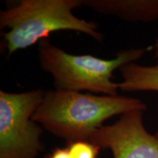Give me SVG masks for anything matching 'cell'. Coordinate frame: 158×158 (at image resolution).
I'll use <instances>...</instances> for the list:
<instances>
[{
  "label": "cell",
  "mask_w": 158,
  "mask_h": 158,
  "mask_svg": "<svg viewBox=\"0 0 158 158\" xmlns=\"http://www.w3.org/2000/svg\"><path fill=\"white\" fill-rule=\"evenodd\" d=\"M146 109V104L139 99L55 89L45 92L31 119L70 143L89 141L94 132L112 116Z\"/></svg>",
  "instance_id": "cell-1"
},
{
  "label": "cell",
  "mask_w": 158,
  "mask_h": 158,
  "mask_svg": "<svg viewBox=\"0 0 158 158\" xmlns=\"http://www.w3.org/2000/svg\"><path fill=\"white\" fill-rule=\"evenodd\" d=\"M79 6H82L81 0H22L2 10L0 29H8L3 34L7 56L59 30L80 31L102 42L104 36L96 23L78 19L73 13Z\"/></svg>",
  "instance_id": "cell-2"
},
{
  "label": "cell",
  "mask_w": 158,
  "mask_h": 158,
  "mask_svg": "<svg viewBox=\"0 0 158 158\" xmlns=\"http://www.w3.org/2000/svg\"><path fill=\"white\" fill-rule=\"evenodd\" d=\"M45 92L0 91V158H36L43 151V127L31 116Z\"/></svg>",
  "instance_id": "cell-4"
},
{
  "label": "cell",
  "mask_w": 158,
  "mask_h": 158,
  "mask_svg": "<svg viewBox=\"0 0 158 158\" xmlns=\"http://www.w3.org/2000/svg\"><path fill=\"white\" fill-rule=\"evenodd\" d=\"M144 110L122 114L115 123L98 128L89 141L110 149L114 158H158V138L147 132L143 123Z\"/></svg>",
  "instance_id": "cell-5"
},
{
  "label": "cell",
  "mask_w": 158,
  "mask_h": 158,
  "mask_svg": "<svg viewBox=\"0 0 158 158\" xmlns=\"http://www.w3.org/2000/svg\"><path fill=\"white\" fill-rule=\"evenodd\" d=\"M46 158H72L70 156V152L68 147L63 149V148H56L53 150L51 153L47 155Z\"/></svg>",
  "instance_id": "cell-9"
},
{
  "label": "cell",
  "mask_w": 158,
  "mask_h": 158,
  "mask_svg": "<svg viewBox=\"0 0 158 158\" xmlns=\"http://www.w3.org/2000/svg\"><path fill=\"white\" fill-rule=\"evenodd\" d=\"M68 149L72 158H98L100 148L89 141L69 143Z\"/></svg>",
  "instance_id": "cell-8"
},
{
  "label": "cell",
  "mask_w": 158,
  "mask_h": 158,
  "mask_svg": "<svg viewBox=\"0 0 158 158\" xmlns=\"http://www.w3.org/2000/svg\"><path fill=\"white\" fill-rule=\"evenodd\" d=\"M38 59L41 68L54 78L56 90L89 91L106 95H118L119 85L112 81L113 73L124 65L138 60L147 49L122 50L112 59L92 55H73L55 46L48 39L38 43Z\"/></svg>",
  "instance_id": "cell-3"
},
{
  "label": "cell",
  "mask_w": 158,
  "mask_h": 158,
  "mask_svg": "<svg viewBox=\"0 0 158 158\" xmlns=\"http://www.w3.org/2000/svg\"><path fill=\"white\" fill-rule=\"evenodd\" d=\"M123 81L118 83L124 92L156 91L158 92V68L142 66L135 62L119 68Z\"/></svg>",
  "instance_id": "cell-7"
},
{
  "label": "cell",
  "mask_w": 158,
  "mask_h": 158,
  "mask_svg": "<svg viewBox=\"0 0 158 158\" xmlns=\"http://www.w3.org/2000/svg\"><path fill=\"white\" fill-rule=\"evenodd\" d=\"M81 5L96 13L130 22L158 20V0H81Z\"/></svg>",
  "instance_id": "cell-6"
},
{
  "label": "cell",
  "mask_w": 158,
  "mask_h": 158,
  "mask_svg": "<svg viewBox=\"0 0 158 158\" xmlns=\"http://www.w3.org/2000/svg\"><path fill=\"white\" fill-rule=\"evenodd\" d=\"M157 67L158 68V59H157Z\"/></svg>",
  "instance_id": "cell-12"
},
{
  "label": "cell",
  "mask_w": 158,
  "mask_h": 158,
  "mask_svg": "<svg viewBox=\"0 0 158 158\" xmlns=\"http://www.w3.org/2000/svg\"><path fill=\"white\" fill-rule=\"evenodd\" d=\"M155 136H156V138H158V131H157V133L155 134Z\"/></svg>",
  "instance_id": "cell-11"
},
{
  "label": "cell",
  "mask_w": 158,
  "mask_h": 158,
  "mask_svg": "<svg viewBox=\"0 0 158 158\" xmlns=\"http://www.w3.org/2000/svg\"><path fill=\"white\" fill-rule=\"evenodd\" d=\"M154 51H155V56L158 59V38L156 40V42L154 45Z\"/></svg>",
  "instance_id": "cell-10"
}]
</instances>
